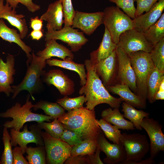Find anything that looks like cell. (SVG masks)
I'll use <instances>...</instances> for the list:
<instances>
[{
    "label": "cell",
    "mask_w": 164,
    "mask_h": 164,
    "mask_svg": "<svg viewBox=\"0 0 164 164\" xmlns=\"http://www.w3.org/2000/svg\"><path fill=\"white\" fill-rule=\"evenodd\" d=\"M86 82L80 89L79 94L84 95L86 107L91 110L101 104H108L112 108H119L123 101L121 98L111 95L92 66L90 60H85Z\"/></svg>",
    "instance_id": "6da1fadb"
},
{
    "label": "cell",
    "mask_w": 164,
    "mask_h": 164,
    "mask_svg": "<svg viewBox=\"0 0 164 164\" xmlns=\"http://www.w3.org/2000/svg\"><path fill=\"white\" fill-rule=\"evenodd\" d=\"M57 119L64 128L78 134L83 140L96 139L101 129L94 109L90 110L83 106L65 113Z\"/></svg>",
    "instance_id": "7a4b0ae2"
},
{
    "label": "cell",
    "mask_w": 164,
    "mask_h": 164,
    "mask_svg": "<svg viewBox=\"0 0 164 164\" xmlns=\"http://www.w3.org/2000/svg\"><path fill=\"white\" fill-rule=\"evenodd\" d=\"M46 64V61L41 60L34 52L32 53L31 58L26 61L27 69L24 78L19 84L12 86L14 90L12 99L21 91L26 90L35 100L33 95L39 92L43 87L41 77L46 72L43 69Z\"/></svg>",
    "instance_id": "3957f363"
},
{
    "label": "cell",
    "mask_w": 164,
    "mask_h": 164,
    "mask_svg": "<svg viewBox=\"0 0 164 164\" xmlns=\"http://www.w3.org/2000/svg\"><path fill=\"white\" fill-rule=\"evenodd\" d=\"M30 95L28 94L26 102L22 106L19 103H16L14 105L8 109L5 112L0 113V117L2 118H11L12 120L7 121L3 124L7 128H13L20 131L26 122L35 121L37 123L45 121H50L54 119L52 117L42 114L32 112L31 109L34 106L29 101Z\"/></svg>",
    "instance_id": "277c9868"
},
{
    "label": "cell",
    "mask_w": 164,
    "mask_h": 164,
    "mask_svg": "<svg viewBox=\"0 0 164 164\" xmlns=\"http://www.w3.org/2000/svg\"><path fill=\"white\" fill-rule=\"evenodd\" d=\"M129 56L134 71L137 88V95L144 100L147 98V82L155 67L150 53L142 51L131 53Z\"/></svg>",
    "instance_id": "5b68a950"
},
{
    "label": "cell",
    "mask_w": 164,
    "mask_h": 164,
    "mask_svg": "<svg viewBox=\"0 0 164 164\" xmlns=\"http://www.w3.org/2000/svg\"><path fill=\"white\" fill-rule=\"evenodd\" d=\"M103 12V24L108 31L113 42L117 45L121 33L134 29L133 19L117 6L107 7Z\"/></svg>",
    "instance_id": "8992f818"
},
{
    "label": "cell",
    "mask_w": 164,
    "mask_h": 164,
    "mask_svg": "<svg viewBox=\"0 0 164 164\" xmlns=\"http://www.w3.org/2000/svg\"><path fill=\"white\" fill-rule=\"evenodd\" d=\"M120 139L126 153V159L120 164H134L142 160L149 151V143L145 135L124 133Z\"/></svg>",
    "instance_id": "52a82bcc"
},
{
    "label": "cell",
    "mask_w": 164,
    "mask_h": 164,
    "mask_svg": "<svg viewBox=\"0 0 164 164\" xmlns=\"http://www.w3.org/2000/svg\"><path fill=\"white\" fill-rule=\"evenodd\" d=\"M46 154V162L63 164L71 155L72 146L60 139L54 138L46 132H41Z\"/></svg>",
    "instance_id": "ba28073f"
},
{
    "label": "cell",
    "mask_w": 164,
    "mask_h": 164,
    "mask_svg": "<svg viewBox=\"0 0 164 164\" xmlns=\"http://www.w3.org/2000/svg\"><path fill=\"white\" fill-rule=\"evenodd\" d=\"M47 31L45 35V40H59L67 43L72 52H76L88 41L83 32H79L71 26L64 27L55 30L47 25Z\"/></svg>",
    "instance_id": "9c48e42d"
},
{
    "label": "cell",
    "mask_w": 164,
    "mask_h": 164,
    "mask_svg": "<svg viewBox=\"0 0 164 164\" xmlns=\"http://www.w3.org/2000/svg\"><path fill=\"white\" fill-rule=\"evenodd\" d=\"M117 45L127 54L139 51L150 53L153 46L146 40L143 33L135 29L121 33Z\"/></svg>",
    "instance_id": "30bf717a"
},
{
    "label": "cell",
    "mask_w": 164,
    "mask_h": 164,
    "mask_svg": "<svg viewBox=\"0 0 164 164\" xmlns=\"http://www.w3.org/2000/svg\"><path fill=\"white\" fill-rule=\"evenodd\" d=\"M29 128L30 130H29L28 126L26 125L22 132L16 131L13 128H11L10 130L12 146H16L17 145H19L23 154L25 153L27 145L29 143H34L38 145H44L41 136L42 129L37 125H32Z\"/></svg>",
    "instance_id": "8fae6325"
},
{
    "label": "cell",
    "mask_w": 164,
    "mask_h": 164,
    "mask_svg": "<svg viewBox=\"0 0 164 164\" xmlns=\"http://www.w3.org/2000/svg\"><path fill=\"white\" fill-rule=\"evenodd\" d=\"M116 51L118 65L116 79L119 82L117 84L128 85L130 89L137 95L135 77L130 58L128 55L117 45Z\"/></svg>",
    "instance_id": "7c38bea8"
},
{
    "label": "cell",
    "mask_w": 164,
    "mask_h": 164,
    "mask_svg": "<svg viewBox=\"0 0 164 164\" xmlns=\"http://www.w3.org/2000/svg\"><path fill=\"white\" fill-rule=\"evenodd\" d=\"M141 126L149 136L150 157L154 159L161 151H164V135L162 130V126L153 118L145 117L142 121Z\"/></svg>",
    "instance_id": "4fadbf2b"
},
{
    "label": "cell",
    "mask_w": 164,
    "mask_h": 164,
    "mask_svg": "<svg viewBox=\"0 0 164 164\" xmlns=\"http://www.w3.org/2000/svg\"><path fill=\"white\" fill-rule=\"evenodd\" d=\"M96 140L97 146L106 155V157L104 159L105 163L120 164L126 159V153L123 145L121 143L111 144L105 138L101 129Z\"/></svg>",
    "instance_id": "5bb4252c"
},
{
    "label": "cell",
    "mask_w": 164,
    "mask_h": 164,
    "mask_svg": "<svg viewBox=\"0 0 164 164\" xmlns=\"http://www.w3.org/2000/svg\"><path fill=\"white\" fill-rule=\"evenodd\" d=\"M103 12L87 13L76 10L71 27L79 29L90 36L103 24Z\"/></svg>",
    "instance_id": "9a60e30c"
},
{
    "label": "cell",
    "mask_w": 164,
    "mask_h": 164,
    "mask_svg": "<svg viewBox=\"0 0 164 164\" xmlns=\"http://www.w3.org/2000/svg\"><path fill=\"white\" fill-rule=\"evenodd\" d=\"M91 63L96 73L101 78L104 86L112 85L118 65L116 49L107 57Z\"/></svg>",
    "instance_id": "2e32d148"
},
{
    "label": "cell",
    "mask_w": 164,
    "mask_h": 164,
    "mask_svg": "<svg viewBox=\"0 0 164 164\" xmlns=\"http://www.w3.org/2000/svg\"><path fill=\"white\" fill-rule=\"evenodd\" d=\"M42 77L44 82L54 86L61 95H69L75 91L73 81L60 69L51 70L45 72Z\"/></svg>",
    "instance_id": "e0dca14e"
},
{
    "label": "cell",
    "mask_w": 164,
    "mask_h": 164,
    "mask_svg": "<svg viewBox=\"0 0 164 164\" xmlns=\"http://www.w3.org/2000/svg\"><path fill=\"white\" fill-rule=\"evenodd\" d=\"M15 65L13 55H7L6 62L0 57V93L4 92L8 97L14 91L11 85L14 83V76L16 73Z\"/></svg>",
    "instance_id": "ac0fdd59"
},
{
    "label": "cell",
    "mask_w": 164,
    "mask_h": 164,
    "mask_svg": "<svg viewBox=\"0 0 164 164\" xmlns=\"http://www.w3.org/2000/svg\"><path fill=\"white\" fill-rule=\"evenodd\" d=\"M164 9V0H159L150 9L133 19L134 28L143 33L159 19Z\"/></svg>",
    "instance_id": "d6986e66"
},
{
    "label": "cell",
    "mask_w": 164,
    "mask_h": 164,
    "mask_svg": "<svg viewBox=\"0 0 164 164\" xmlns=\"http://www.w3.org/2000/svg\"><path fill=\"white\" fill-rule=\"evenodd\" d=\"M4 0H0V19L6 20L12 26L18 30L22 39L26 37L28 32L25 15L18 14L15 9L12 8Z\"/></svg>",
    "instance_id": "ffe728a7"
},
{
    "label": "cell",
    "mask_w": 164,
    "mask_h": 164,
    "mask_svg": "<svg viewBox=\"0 0 164 164\" xmlns=\"http://www.w3.org/2000/svg\"><path fill=\"white\" fill-rule=\"evenodd\" d=\"M105 87L108 91L118 95L123 101L134 107L140 109L146 107V101L132 92L126 85L116 84Z\"/></svg>",
    "instance_id": "44dd1931"
},
{
    "label": "cell",
    "mask_w": 164,
    "mask_h": 164,
    "mask_svg": "<svg viewBox=\"0 0 164 164\" xmlns=\"http://www.w3.org/2000/svg\"><path fill=\"white\" fill-rule=\"evenodd\" d=\"M42 60L46 61L52 57H56L62 60L67 57L73 59L74 55L71 50L61 44L58 43L54 39L46 41L45 48L38 51L36 54Z\"/></svg>",
    "instance_id": "7402d4cb"
},
{
    "label": "cell",
    "mask_w": 164,
    "mask_h": 164,
    "mask_svg": "<svg viewBox=\"0 0 164 164\" xmlns=\"http://www.w3.org/2000/svg\"><path fill=\"white\" fill-rule=\"evenodd\" d=\"M64 14L61 0H57L48 5L46 12L40 17L43 21L54 30L61 29L64 23Z\"/></svg>",
    "instance_id": "603a6c76"
},
{
    "label": "cell",
    "mask_w": 164,
    "mask_h": 164,
    "mask_svg": "<svg viewBox=\"0 0 164 164\" xmlns=\"http://www.w3.org/2000/svg\"><path fill=\"white\" fill-rule=\"evenodd\" d=\"M0 37L10 43H14L18 45L26 53L28 59H30L32 54L31 48L26 44L17 30L8 27L2 19H0Z\"/></svg>",
    "instance_id": "cb8c5ba5"
},
{
    "label": "cell",
    "mask_w": 164,
    "mask_h": 164,
    "mask_svg": "<svg viewBox=\"0 0 164 164\" xmlns=\"http://www.w3.org/2000/svg\"><path fill=\"white\" fill-rule=\"evenodd\" d=\"M73 59L67 57L64 60H59L55 59L47 60L46 63L50 66H55L74 71L78 73L80 78V83L82 86L86 82V72L84 64L75 62Z\"/></svg>",
    "instance_id": "d4e9b609"
},
{
    "label": "cell",
    "mask_w": 164,
    "mask_h": 164,
    "mask_svg": "<svg viewBox=\"0 0 164 164\" xmlns=\"http://www.w3.org/2000/svg\"><path fill=\"white\" fill-rule=\"evenodd\" d=\"M117 45L113 42L108 31L105 28L103 38L99 47L90 53V62H93L107 57L116 49Z\"/></svg>",
    "instance_id": "484cf974"
},
{
    "label": "cell",
    "mask_w": 164,
    "mask_h": 164,
    "mask_svg": "<svg viewBox=\"0 0 164 164\" xmlns=\"http://www.w3.org/2000/svg\"><path fill=\"white\" fill-rule=\"evenodd\" d=\"M102 118L105 121L117 126L119 129L133 130L135 128L130 121L125 119L119 108H111L103 110L101 113Z\"/></svg>",
    "instance_id": "4316f807"
},
{
    "label": "cell",
    "mask_w": 164,
    "mask_h": 164,
    "mask_svg": "<svg viewBox=\"0 0 164 164\" xmlns=\"http://www.w3.org/2000/svg\"><path fill=\"white\" fill-rule=\"evenodd\" d=\"M122 109L124 117L130 120L135 127L138 130H141L142 128L141 123L145 117H149V113L143 110H138L134 107L125 102H122Z\"/></svg>",
    "instance_id": "83f0119b"
},
{
    "label": "cell",
    "mask_w": 164,
    "mask_h": 164,
    "mask_svg": "<svg viewBox=\"0 0 164 164\" xmlns=\"http://www.w3.org/2000/svg\"><path fill=\"white\" fill-rule=\"evenodd\" d=\"M164 79V71L155 67L150 73L147 82V98L150 103L154 102L155 97L159 86Z\"/></svg>",
    "instance_id": "f1b7e54d"
},
{
    "label": "cell",
    "mask_w": 164,
    "mask_h": 164,
    "mask_svg": "<svg viewBox=\"0 0 164 164\" xmlns=\"http://www.w3.org/2000/svg\"><path fill=\"white\" fill-rule=\"evenodd\" d=\"M146 40L153 46L164 38V13L159 20L143 33Z\"/></svg>",
    "instance_id": "f546056e"
},
{
    "label": "cell",
    "mask_w": 164,
    "mask_h": 164,
    "mask_svg": "<svg viewBox=\"0 0 164 164\" xmlns=\"http://www.w3.org/2000/svg\"><path fill=\"white\" fill-rule=\"evenodd\" d=\"M33 108L35 111L39 109L42 110L46 115L53 119L58 118L65 113V110L57 103L42 100L35 104Z\"/></svg>",
    "instance_id": "4dcf8cb0"
},
{
    "label": "cell",
    "mask_w": 164,
    "mask_h": 164,
    "mask_svg": "<svg viewBox=\"0 0 164 164\" xmlns=\"http://www.w3.org/2000/svg\"><path fill=\"white\" fill-rule=\"evenodd\" d=\"M97 147L96 139L83 140L72 146L70 156L93 155L96 151Z\"/></svg>",
    "instance_id": "1f68e13d"
},
{
    "label": "cell",
    "mask_w": 164,
    "mask_h": 164,
    "mask_svg": "<svg viewBox=\"0 0 164 164\" xmlns=\"http://www.w3.org/2000/svg\"><path fill=\"white\" fill-rule=\"evenodd\" d=\"M26 159L29 164H45L46 152L44 146L38 145L37 147H27L26 152Z\"/></svg>",
    "instance_id": "d6a6232c"
},
{
    "label": "cell",
    "mask_w": 164,
    "mask_h": 164,
    "mask_svg": "<svg viewBox=\"0 0 164 164\" xmlns=\"http://www.w3.org/2000/svg\"><path fill=\"white\" fill-rule=\"evenodd\" d=\"M97 121L101 129L108 139L113 143H121L120 139L121 134V130L117 126L112 125L110 123L102 118L100 120L97 119Z\"/></svg>",
    "instance_id": "836d02e7"
},
{
    "label": "cell",
    "mask_w": 164,
    "mask_h": 164,
    "mask_svg": "<svg viewBox=\"0 0 164 164\" xmlns=\"http://www.w3.org/2000/svg\"><path fill=\"white\" fill-rule=\"evenodd\" d=\"M150 53L155 67L164 71V38L153 46Z\"/></svg>",
    "instance_id": "e575fe53"
},
{
    "label": "cell",
    "mask_w": 164,
    "mask_h": 164,
    "mask_svg": "<svg viewBox=\"0 0 164 164\" xmlns=\"http://www.w3.org/2000/svg\"><path fill=\"white\" fill-rule=\"evenodd\" d=\"M11 139V136L7 128L4 127L2 138L4 149L0 159L1 164H12L13 163L12 150L10 143Z\"/></svg>",
    "instance_id": "d590c367"
},
{
    "label": "cell",
    "mask_w": 164,
    "mask_h": 164,
    "mask_svg": "<svg viewBox=\"0 0 164 164\" xmlns=\"http://www.w3.org/2000/svg\"><path fill=\"white\" fill-rule=\"evenodd\" d=\"M37 125L42 129H44L52 137L57 139H60L64 129L63 124L57 118L54 119L51 122L43 121L38 123Z\"/></svg>",
    "instance_id": "8d00e7d4"
},
{
    "label": "cell",
    "mask_w": 164,
    "mask_h": 164,
    "mask_svg": "<svg viewBox=\"0 0 164 164\" xmlns=\"http://www.w3.org/2000/svg\"><path fill=\"white\" fill-rule=\"evenodd\" d=\"M85 102V97L84 94L74 98H70L67 96H65L56 101V103L68 111L82 107Z\"/></svg>",
    "instance_id": "74e56055"
},
{
    "label": "cell",
    "mask_w": 164,
    "mask_h": 164,
    "mask_svg": "<svg viewBox=\"0 0 164 164\" xmlns=\"http://www.w3.org/2000/svg\"><path fill=\"white\" fill-rule=\"evenodd\" d=\"M116 4V6L133 19L135 18L136 9L134 2L135 0H109Z\"/></svg>",
    "instance_id": "f35d334b"
},
{
    "label": "cell",
    "mask_w": 164,
    "mask_h": 164,
    "mask_svg": "<svg viewBox=\"0 0 164 164\" xmlns=\"http://www.w3.org/2000/svg\"><path fill=\"white\" fill-rule=\"evenodd\" d=\"M64 14V27L71 26L75 10L71 0H61Z\"/></svg>",
    "instance_id": "ab89813d"
},
{
    "label": "cell",
    "mask_w": 164,
    "mask_h": 164,
    "mask_svg": "<svg viewBox=\"0 0 164 164\" xmlns=\"http://www.w3.org/2000/svg\"><path fill=\"white\" fill-rule=\"evenodd\" d=\"M60 138L72 146L83 140L78 134L65 128Z\"/></svg>",
    "instance_id": "60d3db41"
},
{
    "label": "cell",
    "mask_w": 164,
    "mask_h": 164,
    "mask_svg": "<svg viewBox=\"0 0 164 164\" xmlns=\"http://www.w3.org/2000/svg\"><path fill=\"white\" fill-rule=\"evenodd\" d=\"M12 8L15 9L19 3L24 5L28 10L34 12L40 9L39 5L34 3L33 0H5Z\"/></svg>",
    "instance_id": "b9f144b4"
},
{
    "label": "cell",
    "mask_w": 164,
    "mask_h": 164,
    "mask_svg": "<svg viewBox=\"0 0 164 164\" xmlns=\"http://www.w3.org/2000/svg\"><path fill=\"white\" fill-rule=\"evenodd\" d=\"M159 0H135L137 3L135 17L148 12Z\"/></svg>",
    "instance_id": "7bdbcfd3"
},
{
    "label": "cell",
    "mask_w": 164,
    "mask_h": 164,
    "mask_svg": "<svg viewBox=\"0 0 164 164\" xmlns=\"http://www.w3.org/2000/svg\"><path fill=\"white\" fill-rule=\"evenodd\" d=\"M13 164H29L23 156L22 149L20 147L15 146L12 150Z\"/></svg>",
    "instance_id": "ee69618b"
},
{
    "label": "cell",
    "mask_w": 164,
    "mask_h": 164,
    "mask_svg": "<svg viewBox=\"0 0 164 164\" xmlns=\"http://www.w3.org/2000/svg\"><path fill=\"white\" fill-rule=\"evenodd\" d=\"M66 164H90L87 155L70 156L65 162Z\"/></svg>",
    "instance_id": "f6af8a7d"
},
{
    "label": "cell",
    "mask_w": 164,
    "mask_h": 164,
    "mask_svg": "<svg viewBox=\"0 0 164 164\" xmlns=\"http://www.w3.org/2000/svg\"><path fill=\"white\" fill-rule=\"evenodd\" d=\"M101 151L99 147L97 146L96 151L93 155H87L90 164H104L100 157Z\"/></svg>",
    "instance_id": "bcb514c9"
},
{
    "label": "cell",
    "mask_w": 164,
    "mask_h": 164,
    "mask_svg": "<svg viewBox=\"0 0 164 164\" xmlns=\"http://www.w3.org/2000/svg\"><path fill=\"white\" fill-rule=\"evenodd\" d=\"M30 20V26L33 30H42L43 21L39 18L37 16L31 18Z\"/></svg>",
    "instance_id": "7dc6e473"
},
{
    "label": "cell",
    "mask_w": 164,
    "mask_h": 164,
    "mask_svg": "<svg viewBox=\"0 0 164 164\" xmlns=\"http://www.w3.org/2000/svg\"><path fill=\"white\" fill-rule=\"evenodd\" d=\"M155 100H163L164 99V79L161 82L156 93Z\"/></svg>",
    "instance_id": "c3c4849f"
},
{
    "label": "cell",
    "mask_w": 164,
    "mask_h": 164,
    "mask_svg": "<svg viewBox=\"0 0 164 164\" xmlns=\"http://www.w3.org/2000/svg\"><path fill=\"white\" fill-rule=\"evenodd\" d=\"M29 35L32 39L39 40L43 36V34L41 30H33Z\"/></svg>",
    "instance_id": "681fc988"
},
{
    "label": "cell",
    "mask_w": 164,
    "mask_h": 164,
    "mask_svg": "<svg viewBox=\"0 0 164 164\" xmlns=\"http://www.w3.org/2000/svg\"><path fill=\"white\" fill-rule=\"evenodd\" d=\"M155 162L154 159L149 157L145 160H142L140 161L135 162L134 164H154Z\"/></svg>",
    "instance_id": "f907efd6"
},
{
    "label": "cell",
    "mask_w": 164,
    "mask_h": 164,
    "mask_svg": "<svg viewBox=\"0 0 164 164\" xmlns=\"http://www.w3.org/2000/svg\"><path fill=\"white\" fill-rule=\"evenodd\" d=\"M0 164H1V160H0Z\"/></svg>",
    "instance_id": "816d5d0a"
}]
</instances>
